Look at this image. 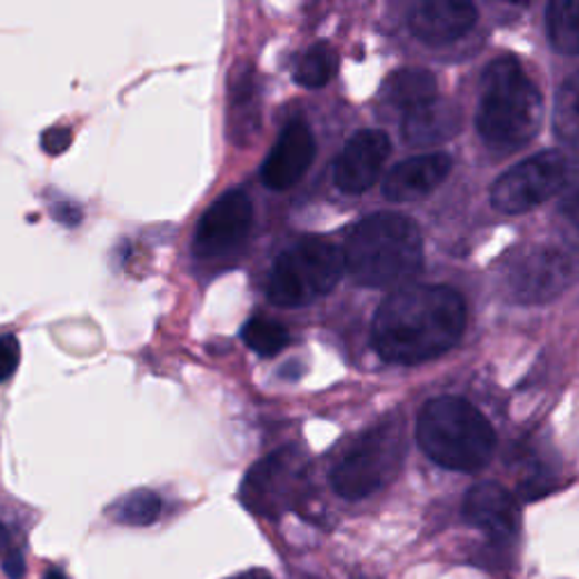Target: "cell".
Wrapping results in <instances>:
<instances>
[{
	"label": "cell",
	"mask_w": 579,
	"mask_h": 579,
	"mask_svg": "<svg viewBox=\"0 0 579 579\" xmlns=\"http://www.w3.org/2000/svg\"><path fill=\"white\" fill-rule=\"evenodd\" d=\"M465 327L467 303L460 292L446 286H408L378 306L371 342L388 362L417 365L453 349Z\"/></svg>",
	"instance_id": "6da1fadb"
},
{
	"label": "cell",
	"mask_w": 579,
	"mask_h": 579,
	"mask_svg": "<svg viewBox=\"0 0 579 579\" xmlns=\"http://www.w3.org/2000/svg\"><path fill=\"white\" fill-rule=\"evenodd\" d=\"M347 272L367 288H395L410 281L423 263L417 224L399 213L360 220L345 242Z\"/></svg>",
	"instance_id": "7a4b0ae2"
},
{
	"label": "cell",
	"mask_w": 579,
	"mask_h": 579,
	"mask_svg": "<svg viewBox=\"0 0 579 579\" xmlns=\"http://www.w3.org/2000/svg\"><path fill=\"white\" fill-rule=\"evenodd\" d=\"M541 116V93L521 63L513 57L489 63L476 118L480 137L493 148L517 150L537 137Z\"/></svg>",
	"instance_id": "3957f363"
},
{
	"label": "cell",
	"mask_w": 579,
	"mask_h": 579,
	"mask_svg": "<svg viewBox=\"0 0 579 579\" xmlns=\"http://www.w3.org/2000/svg\"><path fill=\"white\" fill-rule=\"evenodd\" d=\"M423 453L443 469L473 473L487 467L496 450V432L478 408L458 397L430 401L417 421Z\"/></svg>",
	"instance_id": "277c9868"
},
{
	"label": "cell",
	"mask_w": 579,
	"mask_h": 579,
	"mask_svg": "<svg viewBox=\"0 0 579 579\" xmlns=\"http://www.w3.org/2000/svg\"><path fill=\"white\" fill-rule=\"evenodd\" d=\"M345 251L321 238H303L283 251L268 277V299L281 308H301L329 295L342 279Z\"/></svg>",
	"instance_id": "5b68a950"
},
{
	"label": "cell",
	"mask_w": 579,
	"mask_h": 579,
	"mask_svg": "<svg viewBox=\"0 0 579 579\" xmlns=\"http://www.w3.org/2000/svg\"><path fill=\"white\" fill-rule=\"evenodd\" d=\"M403 458V426L397 419H388L367 430L347 450V456L331 471V485L347 500L367 498L397 478Z\"/></svg>",
	"instance_id": "8992f818"
},
{
	"label": "cell",
	"mask_w": 579,
	"mask_h": 579,
	"mask_svg": "<svg viewBox=\"0 0 579 579\" xmlns=\"http://www.w3.org/2000/svg\"><path fill=\"white\" fill-rule=\"evenodd\" d=\"M568 174L570 163L566 154L557 150L539 152L496 179L491 186V204L507 216L530 211L552 198Z\"/></svg>",
	"instance_id": "52a82bcc"
},
{
	"label": "cell",
	"mask_w": 579,
	"mask_h": 579,
	"mask_svg": "<svg viewBox=\"0 0 579 579\" xmlns=\"http://www.w3.org/2000/svg\"><path fill=\"white\" fill-rule=\"evenodd\" d=\"M301 478V453L295 446L253 465L240 487L242 505L266 519H277L292 507L295 487Z\"/></svg>",
	"instance_id": "ba28073f"
},
{
	"label": "cell",
	"mask_w": 579,
	"mask_h": 579,
	"mask_svg": "<svg viewBox=\"0 0 579 579\" xmlns=\"http://www.w3.org/2000/svg\"><path fill=\"white\" fill-rule=\"evenodd\" d=\"M253 220L251 200L242 190H229L202 216L196 233V253L200 259H216L236 251Z\"/></svg>",
	"instance_id": "9c48e42d"
},
{
	"label": "cell",
	"mask_w": 579,
	"mask_h": 579,
	"mask_svg": "<svg viewBox=\"0 0 579 579\" xmlns=\"http://www.w3.org/2000/svg\"><path fill=\"white\" fill-rule=\"evenodd\" d=\"M570 277V263L555 249L526 253L509 270V290L521 303H543L557 297Z\"/></svg>",
	"instance_id": "30bf717a"
},
{
	"label": "cell",
	"mask_w": 579,
	"mask_h": 579,
	"mask_svg": "<svg viewBox=\"0 0 579 579\" xmlns=\"http://www.w3.org/2000/svg\"><path fill=\"white\" fill-rule=\"evenodd\" d=\"M390 150V139L380 130H362L353 134L333 168L338 188L351 192V196L369 190L378 181Z\"/></svg>",
	"instance_id": "8fae6325"
},
{
	"label": "cell",
	"mask_w": 579,
	"mask_h": 579,
	"mask_svg": "<svg viewBox=\"0 0 579 579\" xmlns=\"http://www.w3.org/2000/svg\"><path fill=\"white\" fill-rule=\"evenodd\" d=\"M315 159V139L310 127L301 120H295L286 127V132L277 141L274 150L263 163L261 177L263 183L272 190L292 188L310 168Z\"/></svg>",
	"instance_id": "7c38bea8"
},
{
	"label": "cell",
	"mask_w": 579,
	"mask_h": 579,
	"mask_svg": "<svg viewBox=\"0 0 579 579\" xmlns=\"http://www.w3.org/2000/svg\"><path fill=\"white\" fill-rule=\"evenodd\" d=\"M476 19L478 10L465 0H428L410 12V30L428 46H443L467 34Z\"/></svg>",
	"instance_id": "4fadbf2b"
},
{
	"label": "cell",
	"mask_w": 579,
	"mask_h": 579,
	"mask_svg": "<svg viewBox=\"0 0 579 579\" xmlns=\"http://www.w3.org/2000/svg\"><path fill=\"white\" fill-rule=\"evenodd\" d=\"M465 517L496 541H507L519 528L517 502L496 482H480L467 493Z\"/></svg>",
	"instance_id": "5bb4252c"
},
{
	"label": "cell",
	"mask_w": 579,
	"mask_h": 579,
	"mask_svg": "<svg viewBox=\"0 0 579 579\" xmlns=\"http://www.w3.org/2000/svg\"><path fill=\"white\" fill-rule=\"evenodd\" d=\"M453 168V159L443 152L423 154L399 163L382 183L385 198L392 202H412L432 192Z\"/></svg>",
	"instance_id": "9a60e30c"
},
{
	"label": "cell",
	"mask_w": 579,
	"mask_h": 579,
	"mask_svg": "<svg viewBox=\"0 0 579 579\" xmlns=\"http://www.w3.org/2000/svg\"><path fill=\"white\" fill-rule=\"evenodd\" d=\"M462 130V111L456 102L435 98L403 116V139L410 146H437L458 137Z\"/></svg>",
	"instance_id": "2e32d148"
},
{
	"label": "cell",
	"mask_w": 579,
	"mask_h": 579,
	"mask_svg": "<svg viewBox=\"0 0 579 579\" xmlns=\"http://www.w3.org/2000/svg\"><path fill=\"white\" fill-rule=\"evenodd\" d=\"M382 98L399 109H415L437 98V80L423 69H403L388 78L382 84Z\"/></svg>",
	"instance_id": "e0dca14e"
},
{
	"label": "cell",
	"mask_w": 579,
	"mask_h": 579,
	"mask_svg": "<svg viewBox=\"0 0 579 579\" xmlns=\"http://www.w3.org/2000/svg\"><path fill=\"white\" fill-rule=\"evenodd\" d=\"M109 517L120 526L148 528L161 517V498L150 489H137L109 507Z\"/></svg>",
	"instance_id": "ac0fdd59"
},
{
	"label": "cell",
	"mask_w": 579,
	"mask_h": 579,
	"mask_svg": "<svg viewBox=\"0 0 579 579\" xmlns=\"http://www.w3.org/2000/svg\"><path fill=\"white\" fill-rule=\"evenodd\" d=\"M552 46L563 54H579V0H555L546 10Z\"/></svg>",
	"instance_id": "d6986e66"
},
{
	"label": "cell",
	"mask_w": 579,
	"mask_h": 579,
	"mask_svg": "<svg viewBox=\"0 0 579 579\" xmlns=\"http://www.w3.org/2000/svg\"><path fill=\"white\" fill-rule=\"evenodd\" d=\"M338 71V54L329 43L310 46L295 71V82L306 89L327 87Z\"/></svg>",
	"instance_id": "ffe728a7"
},
{
	"label": "cell",
	"mask_w": 579,
	"mask_h": 579,
	"mask_svg": "<svg viewBox=\"0 0 579 579\" xmlns=\"http://www.w3.org/2000/svg\"><path fill=\"white\" fill-rule=\"evenodd\" d=\"M244 345L259 356L272 358L290 345V331L272 317H251L242 327Z\"/></svg>",
	"instance_id": "44dd1931"
},
{
	"label": "cell",
	"mask_w": 579,
	"mask_h": 579,
	"mask_svg": "<svg viewBox=\"0 0 579 579\" xmlns=\"http://www.w3.org/2000/svg\"><path fill=\"white\" fill-rule=\"evenodd\" d=\"M552 120L559 139L579 146V71L561 84L555 100Z\"/></svg>",
	"instance_id": "7402d4cb"
},
{
	"label": "cell",
	"mask_w": 579,
	"mask_h": 579,
	"mask_svg": "<svg viewBox=\"0 0 579 579\" xmlns=\"http://www.w3.org/2000/svg\"><path fill=\"white\" fill-rule=\"evenodd\" d=\"M21 362V345L14 336L0 338V382H6L14 376Z\"/></svg>",
	"instance_id": "603a6c76"
},
{
	"label": "cell",
	"mask_w": 579,
	"mask_h": 579,
	"mask_svg": "<svg viewBox=\"0 0 579 579\" xmlns=\"http://www.w3.org/2000/svg\"><path fill=\"white\" fill-rule=\"evenodd\" d=\"M559 213H561V220H563L570 238L575 240V244H579V186L572 188L561 200Z\"/></svg>",
	"instance_id": "cb8c5ba5"
},
{
	"label": "cell",
	"mask_w": 579,
	"mask_h": 579,
	"mask_svg": "<svg viewBox=\"0 0 579 579\" xmlns=\"http://www.w3.org/2000/svg\"><path fill=\"white\" fill-rule=\"evenodd\" d=\"M71 141H73V134H71V130H67V127H52V130H48L41 139L43 150L48 154H61L63 150H69Z\"/></svg>",
	"instance_id": "d4e9b609"
},
{
	"label": "cell",
	"mask_w": 579,
	"mask_h": 579,
	"mask_svg": "<svg viewBox=\"0 0 579 579\" xmlns=\"http://www.w3.org/2000/svg\"><path fill=\"white\" fill-rule=\"evenodd\" d=\"M52 216H54L57 222L67 224V227H76V224H80V220H82V211H80L76 204H71V202H59V204L52 209Z\"/></svg>",
	"instance_id": "484cf974"
},
{
	"label": "cell",
	"mask_w": 579,
	"mask_h": 579,
	"mask_svg": "<svg viewBox=\"0 0 579 579\" xmlns=\"http://www.w3.org/2000/svg\"><path fill=\"white\" fill-rule=\"evenodd\" d=\"M3 570H6V575L10 579H23V575H26V559H23V555L19 550H12L10 555H6Z\"/></svg>",
	"instance_id": "4316f807"
},
{
	"label": "cell",
	"mask_w": 579,
	"mask_h": 579,
	"mask_svg": "<svg viewBox=\"0 0 579 579\" xmlns=\"http://www.w3.org/2000/svg\"><path fill=\"white\" fill-rule=\"evenodd\" d=\"M10 546H12V530L0 521V555H10L12 552Z\"/></svg>",
	"instance_id": "83f0119b"
},
{
	"label": "cell",
	"mask_w": 579,
	"mask_h": 579,
	"mask_svg": "<svg viewBox=\"0 0 579 579\" xmlns=\"http://www.w3.org/2000/svg\"><path fill=\"white\" fill-rule=\"evenodd\" d=\"M229 579H274L266 568H251V570H244V572H238Z\"/></svg>",
	"instance_id": "f1b7e54d"
},
{
	"label": "cell",
	"mask_w": 579,
	"mask_h": 579,
	"mask_svg": "<svg viewBox=\"0 0 579 579\" xmlns=\"http://www.w3.org/2000/svg\"><path fill=\"white\" fill-rule=\"evenodd\" d=\"M43 579H67V577H63L59 570H54V568H52L50 572H46V577H43Z\"/></svg>",
	"instance_id": "f546056e"
}]
</instances>
